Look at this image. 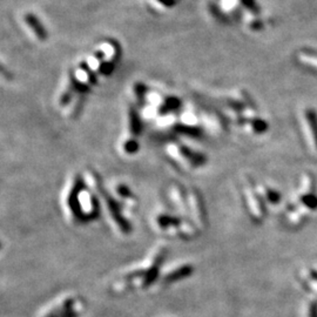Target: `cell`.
Here are the masks:
<instances>
[{"label": "cell", "instance_id": "2", "mask_svg": "<svg viewBox=\"0 0 317 317\" xmlns=\"http://www.w3.org/2000/svg\"><path fill=\"white\" fill-rule=\"evenodd\" d=\"M25 20H26L27 25L33 30V32L35 33V35L38 36L40 40H45V39L47 38V33L43 27V25L40 24V21H39L32 13H27L26 17H25Z\"/></svg>", "mask_w": 317, "mask_h": 317}, {"label": "cell", "instance_id": "1", "mask_svg": "<svg viewBox=\"0 0 317 317\" xmlns=\"http://www.w3.org/2000/svg\"><path fill=\"white\" fill-rule=\"evenodd\" d=\"M72 184L73 186L69 190L71 193L64 199V202H71L65 203V210L74 223H85L95 217L98 213V203L93 193L83 189L79 179L74 178Z\"/></svg>", "mask_w": 317, "mask_h": 317}, {"label": "cell", "instance_id": "4", "mask_svg": "<svg viewBox=\"0 0 317 317\" xmlns=\"http://www.w3.org/2000/svg\"><path fill=\"white\" fill-rule=\"evenodd\" d=\"M251 29H254V30H261L263 27V24L262 22H261L260 20H255V21H252L251 22Z\"/></svg>", "mask_w": 317, "mask_h": 317}, {"label": "cell", "instance_id": "3", "mask_svg": "<svg viewBox=\"0 0 317 317\" xmlns=\"http://www.w3.org/2000/svg\"><path fill=\"white\" fill-rule=\"evenodd\" d=\"M242 1V4L245 5V6L248 8L250 12L254 13V15H259L260 13V7L257 6L256 1L255 0H241Z\"/></svg>", "mask_w": 317, "mask_h": 317}]
</instances>
